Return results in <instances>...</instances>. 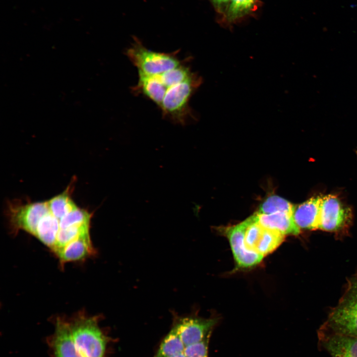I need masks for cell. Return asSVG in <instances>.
I'll use <instances>...</instances> for the list:
<instances>
[{"mask_svg":"<svg viewBox=\"0 0 357 357\" xmlns=\"http://www.w3.org/2000/svg\"><path fill=\"white\" fill-rule=\"evenodd\" d=\"M321 330L357 336V271L348 280L343 295L330 311Z\"/></svg>","mask_w":357,"mask_h":357,"instance_id":"6da1fadb","label":"cell"},{"mask_svg":"<svg viewBox=\"0 0 357 357\" xmlns=\"http://www.w3.org/2000/svg\"><path fill=\"white\" fill-rule=\"evenodd\" d=\"M190 59L185 58L178 66L158 73L149 75H138V82L131 88L136 95H142L158 107L165 94L169 90L185 80L195 72L188 63Z\"/></svg>","mask_w":357,"mask_h":357,"instance_id":"7a4b0ae2","label":"cell"},{"mask_svg":"<svg viewBox=\"0 0 357 357\" xmlns=\"http://www.w3.org/2000/svg\"><path fill=\"white\" fill-rule=\"evenodd\" d=\"M67 321L73 340L84 357H105L108 338L98 317L79 313Z\"/></svg>","mask_w":357,"mask_h":357,"instance_id":"3957f363","label":"cell"},{"mask_svg":"<svg viewBox=\"0 0 357 357\" xmlns=\"http://www.w3.org/2000/svg\"><path fill=\"white\" fill-rule=\"evenodd\" d=\"M179 50L171 53L152 51L147 48L136 37H133L125 55L137 69L138 75H149L176 67L185 60L178 56Z\"/></svg>","mask_w":357,"mask_h":357,"instance_id":"277c9868","label":"cell"},{"mask_svg":"<svg viewBox=\"0 0 357 357\" xmlns=\"http://www.w3.org/2000/svg\"><path fill=\"white\" fill-rule=\"evenodd\" d=\"M352 221L351 210L334 195L322 197L319 229L334 233L337 238L348 234Z\"/></svg>","mask_w":357,"mask_h":357,"instance_id":"5b68a950","label":"cell"},{"mask_svg":"<svg viewBox=\"0 0 357 357\" xmlns=\"http://www.w3.org/2000/svg\"><path fill=\"white\" fill-rule=\"evenodd\" d=\"M255 213L240 223L222 227L220 231L228 238L235 262L238 268H249L258 264L264 256L246 247L244 236L248 225L254 220Z\"/></svg>","mask_w":357,"mask_h":357,"instance_id":"8992f818","label":"cell"},{"mask_svg":"<svg viewBox=\"0 0 357 357\" xmlns=\"http://www.w3.org/2000/svg\"><path fill=\"white\" fill-rule=\"evenodd\" d=\"M218 319L195 316L178 317L173 328L176 330L185 347L198 343L211 336Z\"/></svg>","mask_w":357,"mask_h":357,"instance_id":"52a82bcc","label":"cell"},{"mask_svg":"<svg viewBox=\"0 0 357 357\" xmlns=\"http://www.w3.org/2000/svg\"><path fill=\"white\" fill-rule=\"evenodd\" d=\"M55 325L54 333L47 339L53 357H84L73 340L67 319L57 318Z\"/></svg>","mask_w":357,"mask_h":357,"instance_id":"ba28073f","label":"cell"},{"mask_svg":"<svg viewBox=\"0 0 357 357\" xmlns=\"http://www.w3.org/2000/svg\"><path fill=\"white\" fill-rule=\"evenodd\" d=\"M47 201L11 206L10 220L16 230L31 234L40 218L48 211Z\"/></svg>","mask_w":357,"mask_h":357,"instance_id":"9c48e42d","label":"cell"},{"mask_svg":"<svg viewBox=\"0 0 357 357\" xmlns=\"http://www.w3.org/2000/svg\"><path fill=\"white\" fill-rule=\"evenodd\" d=\"M322 197H312L305 202L294 205L292 215L297 226L301 230L319 229Z\"/></svg>","mask_w":357,"mask_h":357,"instance_id":"30bf717a","label":"cell"},{"mask_svg":"<svg viewBox=\"0 0 357 357\" xmlns=\"http://www.w3.org/2000/svg\"><path fill=\"white\" fill-rule=\"evenodd\" d=\"M323 345L332 357H357V336L321 332Z\"/></svg>","mask_w":357,"mask_h":357,"instance_id":"8fae6325","label":"cell"},{"mask_svg":"<svg viewBox=\"0 0 357 357\" xmlns=\"http://www.w3.org/2000/svg\"><path fill=\"white\" fill-rule=\"evenodd\" d=\"M256 213L257 222L263 228L286 235L297 236L300 229L296 224L292 213L277 212L270 214Z\"/></svg>","mask_w":357,"mask_h":357,"instance_id":"7c38bea8","label":"cell"},{"mask_svg":"<svg viewBox=\"0 0 357 357\" xmlns=\"http://www.w3.org/2000/svg\"><path fill=\"white\" fill-rule=\"evenodd\" d=\"M258 0H230L228 9L221 21L228 25L238 23L258 9Z\"/></svg>","mask_w":357,"mask_h":357,"instance_id":"4fadbf2b","label":"cell"},{"mask_svg":"<svg viewBox=\"0 0 357 357\" xmlns=\"http://www.w3.org/2000/svg\"><path fill=\"white\" fill-rule=\"evenodd\" d=\"M285 237L278 232L263 227L255 252L264 256L276 249L284 241Z\"/></svg>","mask_w":357,"mask_h":357,"instance_id":"5bb4252c","label":"cell"},{"mask_svg":"<svg viewBox=\"0 0 357 357\" xmlns=\"http://www.w3.org/2000/svg\"><path fill=\"white\" fill-rule=\"evenodd\" d=\"M184 348L183 342L172 327L163 340L154 357H170L183 352Z\"/></svg>","mask_w":357,"mask_h":357,"instance_id":"9a60e30c","label":"cell"},{"mask_svg":"<svg viewBox=\"0 0 357 357\" xmlns=\"http://www.w3.org/2000/svg\"><path fill=\"white\" fill-rule=\"evenodd\" d=\"M47 202L50 211L60 220L77 207L70 198L68 189L47 201Z\"/></svg>","mask_w":357,"mask_h":357,"instance_id":"2e32d148","label":"cell"},{"mask_svg":"<svg viewBox=\"0 0 357 357\" xmlns=\"http://www.w3.org/2000/svg\"><path fill=\"white\" fill-rule=\"evenodd\" d=\"M294 205L286 199L276 195H271L260 205L257 213L270 214L277 212L292 213Z\"/></svg>","mask_w":357,"mask_h":357,"instance_id":"e0dca14e","label":"cell"},{"mask_svg":"<svg viewBox=\"0 0 357 357\" xmlns=\"http://www.w3.org/2000/svg\"><path fill=\"white\" fill-rule=\"evenodd\" d=\"M255 214V219L247 227L244 236L246 248L253 252H255L258 238L263 229V227L257 222L256 213Z\"/></svg>","mask_w":357,"mask_h":357,"instance_id":"ac0fdd59","label":"cell"},{"mask_svg":"<svg viewBox=\"0 0 357 357\" xmlns=\"http://www.w3.org/2000/svg\"><path fill=\"white\" fill-rule=\"evenodd\" d=\"M210 336L203 341L185 347L183 353L186 357H208Z\"/></svg>","mask_w":357,"mask_h":357,"instance_id":"d6986e66","label":"cell"},{"mask_svg":"<svg viewBox=\"0 0 357 357\" xmlns=\"http://www.w3.org/2000/svg\"><path fill=\"white\" fill-rule=\"evenodd\" d=\"M209 1L222 20L228 9L230 0H209Z\"/></svg>","mask_w":357,"mask_h":357,"instance_id":"ffe728a7","label":"cell"},{"mask_svg":"<svg viewBox=\"0 0 357 357\" xmlns=\"http://www.w3.org/2000/svg\"><path fill=\"white\" fill-rule=\"evenodd\" d=\"M170 357H186L183 353V352L179 353L176 355H175L173 356H171Z\"/></svg>","mask_w":357,"mask_h":357,"instance_id":"44dd1931","label":"cell"}]
</instances>
